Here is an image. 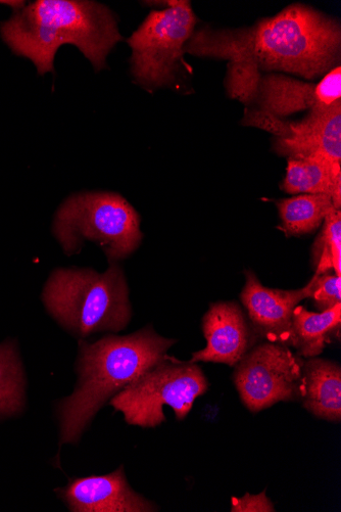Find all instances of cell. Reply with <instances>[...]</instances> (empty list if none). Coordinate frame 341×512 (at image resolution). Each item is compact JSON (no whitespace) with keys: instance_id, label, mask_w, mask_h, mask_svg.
I'll use <instances>...</instances> for the list:
<instances>
[{"instance_id":"obj_1","label":"cell","mask_w":341,"mask_h":512,"mask_svg":"<svg viewBox=\"0 0 341 512\" xmlns=\"http://www.w3.org/2000/svg\"><path fill=\"white\" fill-rule=\"evenodd\" d=\"M184 53L228 61L227 95L250 107L264 74L315 80L339 66L341 27L312 7L292 4L251 27L196 29Z\"/></svg>"},{"instance_id":"obj_2","label":"cell","mask_w":341,"mask_h":512,"mask_svg":"<svg viewBox=\"0 0 341 512\" xmlns=\"http://www.w3.org/2000/svg\"><path fill=\"white\" fill-rule=\"evenodd\" d=\"M175 339L160 336L152 325L127 336L79 340L74 392L60 401V447L77 444L94 416L114 396L168 358Z\"/></svg>"},{"instance_id":"obj_3","label":"cell","mask_w":341,"mask_h":512,"mask_svg":"<svg viewBox=\"0 0 341 512\" xmlns=\"http://www.w3.org/2000/svg\"><path fill=\"white\" fill-rule=\"evenodd\" d=\"M10 49L33 62L39 75L54 72L62 45L77 46L96 72L123 40L114 13L105 5L80 0H38L16 10L0 25Z\"/></svg>"},{"instance_id":"obj_4","label":"cell","mask_w":341,"mask_h":512,"mask_svg":"<svg viewBox=\"0 0 341 512\" xmlns=\"http://www.w3.org/2000/svg\"><path fill=\"white\" fill-rule=\"evenodd\" d=\"M42 302L59 325L79 340L119 333L132 318L127 279L119 263L110 264L105 272L55 269L43 288Z\"/></svg>"},{"instance_id":"obj_5","label":"cell","mask_w":341,"mask_h":512,"mask_svg":"<svg viewBox=\"0 0 341 512\" xmlns=\"http://www.w3.org/2000/svg\"><path fill=\"white\" fill-rule=\"evenodd\" d=\"M53 234L67 256L91 242L104 251L110 264L131 256L143 239L137 211L121 195L110 192L71 195L55 215Z\"/></svg>"},{"instance_id":"obj_6","label":"cell","mask_w":341,"mask_h":512,"mask_svg":"<svg viewBox=\"0 0 341 512\" xmlns=\"http://www.w3.org/2000/svg\"><path fill=\"white\" fill-rule=\"evenodd\" d=\"M167 8L153 11L127 39L132 51L130 64L135 82L154 92L178 86L190 67L184 49L196 31L198 18L189 2H166Z\"/></svg>"},{"instance_id":"obj_7","label":"cell","mask_w":341,"mask_h":512,"mask_svg":"<svg viewBox=\"0 0 341 512\" xmlns=\"http://www.w3.org/2000/svg\"><path fill=\"white\" fill-rule=\"evenodd\" d=\"M209 382L198 363L168 356L110 400L130 426L159 427L167 421L164 407H171L183 421L194 401L207 393Z\"/></svg>"},{"instance_id":"obj_8","label":"cell","mask_w":341,"mask_h":512,"mask_svg":"<svg viewBox=\"0 0 341 512\" xmlns=\"http://www.w3.org/2000/svg\"><path fill=\"white\" fill-rule=\"evenodd\" d=\"M304 359L289 347L271 342L255 345L236 365L233 382L251 412L278 402L300 401Z\"/></svg>"},{"instance_id":"obj_9","label":"cell","mask_w":341,"mask_h":512,"mask_svg":"<svg viewBox=\"0 0 341 512\" xmlns=\"http://www.w3.org/2000/svg\"><path fill=\"white\" fill-rule=\"evenodd\" d=\"M246 285L240 294L253 332L267 342L291 346L292 316L295 309L311 296V281L299 290H276L263 286L255 272H245Z\"/></svg>"},{"instance_id":"obj_10","label":"cell","mask_w":341,"mask_h":512,"mask_svg":"<svg viewBox=\"0 0 341 512\" xmlns=\"http://www.w3.org/2000/svg\"><path fill=\"white\" fill-rule=\"evenodd\" d=\"M56 492L73 512L159 511L157 504L131 488L123 465L109 475L73 478Z\"/></svg>"},{"instance_id":"obj_11","label":"cell","mask_w":341,"mask_h":512,"mask_svg":"<svg viewBox=\"0 0 341 512\" xmlns=\"http://www.w3.org/2000/svg\"><path fill=\"white\" fill-rule=\"evenodd\" d=\"M204 349L194 352L190 363L213 362L235 366L256 345L257 338L235 302H217L203 318Z\"/></svg>"},{"instance_id":"obj_12","label":"cell","mask_w":341,"mask_h":512,"mask_svg":"<svg viewBox=\"0 0 341 512\" xmlns=\"http://www.w3.org/2000/svg\"><path fill=\"white\" fill-rule=\"evenodd\" d=\"M290 127V137L274 138L277 155L341 166V104L326 111H310L305 119L291 122Z\"/></svg>"},{"instance_id":"obj_13","label":"cell","mask_w":341,"mask_h":512,"mask_svg":"<svg viewBox=\"0 0 341 512\" xmlns=\"http://www.w3.org/2000/svg\"><path fill=\"white\" fill-rule=\"evenodd\" d=\"M303 406L321 420L341 421V367L319 357L304 360Z\"/></svg>"},{"instance_id":"obj_14","label":"cell","mask_w":341,"mask_h":512,"mask_svg":"<svg viewBox=\"0 0 341 512\" xmlns=\"http://www.w3.org/2000/svg\"><path fill=\"white\" fill-rule=\"evenodd\" d=\"M315 85L286 74H264L259 81L255 100L249 108L264 110L280 119L311 111L315 104Z\"/></svg>"},{"instance_id":"obj_15","label":"cell","mask_w":341,"mask_h":512,"mask_svg":"<svg viewBox=\"0 0 341 512\" xmlns=\"http://www.w3.org/2000/svg\"><path fill=\"white\" fill-rule=\"evenodd\" d=\"M281 189L292 196L327 195L341 208V166L316 159H287Z\"/></svg>"},{"instance_id":"obj_16","label":"cell","mask_w":341,"mask_h":512,"mask_svg":"<svg viewBox=\"0 0 341 512\" xmlns=\"http://www.w3.org/2000/svg\"><path fill=\"white\" fill-rule=\"evenodd\" d=\"M341 304L323 312H311L299 305L292 316L291 346L305 359L318 357L330 338L339 334Z\"/></svg>"},{"instance_id":"obj_17","label":"cell","mask_w":341,"mask_h":512,"mask_svg":"<svg viewBox=\"0 0 341 512\" xmlns=\"http://www.w3.org/2000/svg\"><path fill=\"white\" fill-rule=\"evenodd\" d=\"M275 203L281 220L280 228L286 237L313 234L325 218L337 210L327 195H298Z\"/></svg>"},{"instance_id":"obj_18","label":"cell","mask_w":341,"mask_h":512,"mask_svg":"<svg viewBox=\"0 0 341 512\" xmlns=\"http://www.w3.org/2000/svg\"><path fill=\"white\" fill-rule=\"evenodd\" d=\"M25 375L14 342L0 345V417L20 412L25 404Z\"/></svg>"},{"instance_id":"obj_19","label":"cell","mask_w":341,"mask_h":512,"mask_svg":"<svg viewBox=\"0 0 341 512\" xmlns=\"http://www.w3.org/2000/svg\"><path fill=\"white\" fill-rule=\"evenodd\" d=\"M312 263L315 274L333 271L341 275V211L331 212L324 220L322 229L312 247Z\"/></svg>"},{"instance_id":"obj_20","label":"cell","mask_w":341,"mask_h":512,"mask_svg":"<svg viewBox=\"0 0 341 512\" xmlns=\"http://www.w3.org/2000/svg\"><path fill=\"white\" fill-rule=\"evenodd\" d=\"M311 296L318 312L341 304V277L335 274H315L311 279Z\"/></svg>"},{"instance_id":"obj_21","label":"cell","mask_w":341,"mask_h":512,"mask_svg":"<svg viewBox=\"0 0 341 512\" xmlns=\"http://www.w3.org/2000/svg\"><path fill=\"white\" fill-rule=\"evenodd\" d=\"M341 104L340 65L325 74L315 85V104L311 111H326Z\"/></svg>"},{"instance_id":"obj_22","label":"cell","mask_w":341,"mask_h":512,"mask_svg":"<svg viewBox=\"0 0 341 512\" xmlns=\"http://www.w3.org/2000/svg\"><path fill=\"white\" fill-rule=\"evenodd\" d=\"M291 121L280 119L273 114L257 108H247L241 124L265 130L275 138H288L291 136Z\"/></svg>"},{"instance_id":"obj_23","label":"cell","mask_w":341,"mask_h":512,"mask_svg":"<svg viewBox=\"0 0 341 512\" xmlns=\"http://www.w3.org/2000/svg\"><path fill=\"white\" fill-rule=\"evenodd\" d=\"M232 512H274L275 507L266 495V491L260 494L252 495L247 493L241 498H232L231 508Z\"/></svg>"},{"instance_id":"obj_24","label":"cell","mask_w":341,"mask_h":512,"mask_svg":"<svg viewBox=\"0 0 341 512\" xmlns=\"http://www.w3.org/2000/svg\"><path fill=\"white\" fill-rule=\"evenodd\" d=\"M0 4L11 6L16 10H20L25 6L24 2H0Z\"/></svg>"}]
</instances>
